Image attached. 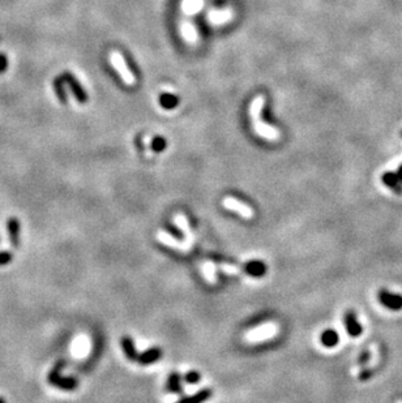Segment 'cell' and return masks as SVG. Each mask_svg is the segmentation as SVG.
<instances>
[{
  "label": "cell",
  "instance_id": "cell-1",
  "mask_svg": "<svg viewBox=\"0 0 402 403\" xmlns=\"http://www.w3.org/2000/svg\"><path fill=\"white\" fill-rule=\"evenodd\" d=\"M265 106V95L260 94L257 97H255L252 99L250 105V117L252 122V128L256 132L257 136H260L262 138L268 141H277L279 140V133L278 128L276 127L269 126L265 122L262 120V112L263 109Z\"/></svg>",
  "mask_w": 402,
  "mask_h": 403
},
{
  "label": "cell",
  "instance_id": "cell-2",
  "mask_svg": "<svg viewBox=\"0 0 402 403\" xmlns=\"http://www.w3.org/2000/svg\"><path fill=\"white\" fill-rule=\"evenodd\" d=\"M110 62H111V66L114 67V69L118 72V74L120 76V78L123 80V83L128 86H133L136 84V78L135 74L132 72L129 71L128 66L126 63V59H124L123 55L120 54L119 51H112L110 54Z\"/></svg>",
  "mask_w": 402,
  "mask_h": 403
},
{
  "label": "cell",
  "instance_id": "cell-3",
  "mask_svg": "<svg viewBox=\"0 0 402 403\" xmlns=\"http://www.w3.org/2000/svg\"><path fill=\"white\" fill-rule=\"evenodd\" d=\"M64 367V361H59L56 366L52 368V371L50 372L49 381L51 385L56 386L59 389L63 390H73L77 388V381L72 377H62L61 371Z\"/></svg>",
  "mask_w": 402,
  "mask_h": 403
},
{
  "label": "cell",
  "instance_id": "cell-4",
  "mask_svg": "<svg viewBox=\"0 0 402 403\" xmlns=\"http://www.w3.org/2000/svg\"><path fill=\"white\" fill-rule=\"evenodd\" d=\"M277 330H278V326H277L276 324H267V325L260 326L258 329L248 333V334L246 335V339H247L248 342L257 343L260 342V340H265L274 337V335L277 334Z\"/></svg>",
  "mask_w": 402,
  "mask_h": 403
},
{
  "label": "cell",
  "instance_id": "cell-5",
  "mask_svg": "<svg viewBox=\"0 0 402 403\" xmlns=\"http://www.w3.org/2000/svg\"><path fill=\"white\" fill-rule=\"evenodd\" d=\"M224 205L225 208L229 209V210H233V212L238 213V214H240L243 218H247V219H250V218L253 217V210L250 208V206H247L246 204H243L242 201L236 200V198L234 197H226L224 200Z\"/></svg>",
  "mask_w": 402,
  "mask_h": 403
},
{
  "label": "cell",
  "instance_id": "cell-6",
  "mask_svg": "<svg viewBox=\"0 0 402 403\" xmlns=\"http://www.w3.org/2000/svg\"><path fill=\"white\" fill-rule=\"evenodd\" d=\"M157 237H158V240L162 241V243L166 244V246L171 247V248L178 249V251H180V252H188V251H190V247H191L190 244L176 240V239H174V237H172V236H170V235L166 234V232H164V231L158 232Z\"/></svg>",
  "mask_w": 402,
  "mask_h": 403
},
{
  "label": "cell",
  "instance_id": "cell-7",
  "mask_svg": "<svg viewBox=\"0 0 402 403\" xmlns=\"http://www.w3.org/2000/svg\"><path fill=\"white\" fill-rule=\"evenodd\" d=\"M7 230L9 234V240H11L13 248H17L20 243V222L16 217H11L7 222Z\"/></svg>",
  "mask_w": 402,
  "mask_h": 403
},
{
  "label": "cell",
  "instance_id": "cell-8",
  "mask_svg": "<svg viewBox=\"0 0 402 403\" xmlns=\"http://www.w3.org/2000/svg\"><path fill=\"white\" fill-rule=\"evenodd\" d=\"M380 301L385 307L391 309H399L402 308V296L401 295L391 294V292L381 291L380 292Z\"/></svg>",
  "mask_w": 402,
  "mask_h": 403
},
{
  "label": "cell",
  "instance_id": "cell-9",
  "mask_svg": "<svg viewBox=\"0 0 402 403\" xmlns=\"http://www.w3.org/2000/svg\"><path fill=\"white\" fill-rule=\"evenodd\" d=\"M244 272L251 277H262L267 273V266L262 261H250L244 265Z\"/></svg>",
  "mask_w": 402,
  "mask_h": 403
},
{
  "label": "cell",
  "instance_id": "cell-10",
  "mask_svg": "<svg viewBox=\"0 0 402 403\" xmlns=\"http://www.w3.org/2000/svg\"><path fill=\"white\" fill-rule=\"evenodd\" d=\"M162 352L159 349H150L148 351H145L144 354L138 355L137 360L140 364H152L154 363L155 360H158L161 357Z\"/></svg>",
  "mask_w": 402,
  "mask_h": 403
},
{
  "label": "cell",
  "instance_id": "cell-11",
  "mask_svg": "<svg viewBox=\"0 0 402 403\" xmlns=\"http://www.w3.org/2000/svg\"><path fill=\"white\" fill-rule=\"evenodd\" d=\"M231 14L233 12L230 9H226V11H215V12H210L208 14V18L212 24H215V25H221V24L227 23V21L231 18Z\"/></svg>",
  "mask_w": 402,
  "mask_h": 403
},
{
  "label": "cell",
  "instance_id": "cell-12",
  "mask_svg": "<svg viewBox=\"0 0 402 403\" xmlns=\"http://www.w3.org/2000/svg\"><path fill=\"white\" fill-rule=\"evenodd\" d=\"M345 324H346V329H348V332L350 333V335H353V337H356V335H359L360 334V332H362V328H360V325H359L358 321H356L353 312L346 313Z\"/></svg>",
  "mask_w": 402,
  "mask_h": 403
},
{
  "label": "cell",
  "instance_id": "cell-13",
  "mask_svg": "<svg viewBox=\"0 0 402 403\" xmlns=\"http://www.w3.org/2000/svg\"><path fill=\"white\" fill-rule=\"evenodd\" d=\"M212 394H213L212 390L204 389L201 390V392L196 393V394L192 395V397L183 398V399H180L176 403H204L205 400H208L210 397H212Z\"/></svg>",
  "mask_w": 402,
  "mask_h": 403
},
{
  "label": "cell",
  "instance_id": "cell-14",
  "mask_svg": "<svg viewBox=\"0 0 402 403\" xmlns=\"http://www.w3.org/2000/svg\"><path fill=\"white\" fill-rule=\"evenodd\" d=\"M122 346H123L124 354H126V356L128 357V359H131V360H137L138 354L136 352L135 345H133V340L131 339V338H123V339H122Z\"/></svg>",
  "mask_w": 402,
  "mask_h": 403
},
{
  "label": "cell",
  "instance_id": "cell-15",
  "mask_svg": "<svg viewBox=\"0 0 402 403\" xmlns=\"http://www.w3.org/2000/svg\"><path fill=\"white\" fill-rule=\"evenodd\" d=\"M175 222H176V225L180 227L182 231L184 232V236H186V239H187V243L191 246V244H192V232H191L190 227H188V222H187L186 217H184L183 214H176Z\"/></svg>",
  "mask_w": 402,
  "mask_h": 403
},
{
  "label": "cell",
  "instance_id": "cell-16",
  "mask_svg": "<svg viewBox=\"0 0 402 403\" xmlns=\"http://www.w3.org/2000/svg\"><path fill=\"white\" fill-rule=\"evenodd\" d=\"M321 342L327 347L336 346L338 343V334L334 330H325L321 335Z\"/></svg>",
  "mask_w": 402,
  "mask_h": 403
},
{
  "label": "cell",
  "instance_id": "cell-17",
  "mask_svg": "<svg viewBox=\"0 0 402 403\" xmlns=\"http://www.w3.org/2000/svg\"><path fill=\"white\" fill-rule=\"evenodd\" d=\"M383 182H384L388 187L393 188L394 191H401V188L398 187L399 184H401V182H399L398 176H397L396 174H393V172H385V174L383 175Z\"/></svg>",
  "mask_w": 402,
  "mask_h": 403
},
{
  "label": "cell",
  "instance_id": "cell-18",
  "mask_svg": "<svg viewBox=\"0 0 402 403\" xmlns=\"http://www.w3.org/2000/svg\"><path fill=\"white\" fill-rule=\"evenodd\" d=\"M167 389L172 393H179L180 392V377L176 372H174L171 376L169 377V385Z\"/></svg>",
  "mask_w": 402,
  "mask_h": 403
},
{
  "label": "cell",
  "instance_id": "cell-19",
  "mask_svg": "<svg viewBox=\"0 0 402 403\" xmlns=\"http://www.w3.org/2000/svg\"><path fill=\"white\" fill-rule=\"evenodd\" d=\"M214 265L210 263H207L204 265V275L207 277V279L209 280L210 283H217V277H215V273H214Z\"/></svg>",
  "mask_w": 402,
  "mask_h": 403
},
{
  "label": "cell",
  "instance_id": "cell-20",
  "mask_svg": "<svg viewBox=\"0 0 402 403\" xmlns=\"http://www.w3.org/2000/svg\"><path fill=\"white\" fill-rule=\"evenodd\" d=\"M12 253L11 252H7V251H3L0 252V266H4L7 265V264H9L12 261Z\"/></svg>",
  "mask_w": 402,
  "mask_h": 403
},
{
  "label": "cell",
  "instance_id": "cell-21",
  "mask_svg": "<svg viewBox=\"0 0 402 403\" xmlns=\"http://www.w3.org/2000/svg\"><path fill=\"white\" fill-rule=\"evenodd\" d=\"M200 375H198L197 372H188L186 375V381L188 384H196L200 381Z\"/></svg>",
  "mask_w": 402,
  "mask_h": 403
},
{
  "label": "cell",
  "instance_id": "cell-22",
  "mask_svg": "<svg viewBox=\"0 0 402 403\" xmlns=\"http://www.w3.org/2000/svg\"><path fill=\"white\" fill-rule=\"evenodd\" d=\"M221 270H224L227 274H236V273H239V269L236 266L229 265V264H222Z\"/></svg>",
  "mask_w": 402,
  "mask_h": 403
},
{
  "label": "cell",
  "instance_id": "cell-23",
  "mask_svg": "<svg viewBox=\"0 0 402 403\" xmlns=\"http://www.w3.org/2000/svg\"><path fill=\"white\" fill-rule=\"evenodd\" d=\"M7 68V57L4 55H0V73L6 71Z\"/></svg>",
  "mask_w": 402,
  "mask_h": 403
},
{
  "label": "cell",
  "instance_id": "cell-24",
  "mask_svg": "<svg viewBox=\"0 0 402 403\" xmlns=\"http://www.w3.org/2000/svg\"><path fill=\"white\" fill-rule=\"evenodd\" d=\"M396 175H397V176H398L399 182H401V184H402V166L399 167V169H398V171L396 172Z\"/></svg>",
  "mask_w": 402,
  "mask_h": 403
},
{
  "label": "cell",
  "instance_id": "cell-25",
  "mask_svg": "<svg viewBox=\"0 0 402 403\" xmlns=\"http://www.w3.org/2000/svg\"><path fill=\"white\" fill-rule=\"evenodd\" d=\"M0 403H6V400H4V398L0 397Z\"/></svg>",
  "mask_w": 402,
  "mask_h": 403
}]
</instances>
